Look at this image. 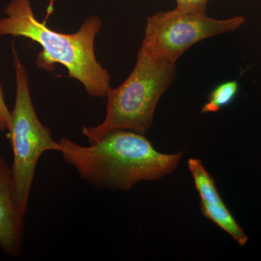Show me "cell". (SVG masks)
Returning a JSON list of instances; mask_svg holds the SVG:
<instances>
[{
	"mask_svg": "<svg viewBox=\"0 0 261 261\" xmlns=\"http://www.w3.org/2000/svg\"><path fill=\"white\" fill-rule=\"evenodd\" d=\"M202 214L219 228L228 233L241 246L248 242V237L237 222L226 205H212L200 201Z\"/></svg>",
	"mask_w": 261,
	"mask_h": 261,
	"instance_id": "cell-7",
	"label": "cell"
},
{
	"mask_svg": "<svg viewBox=\"0 0 261 261\" xmlns=\"http://www.w3.org/2000/svg\"><path fill=\"white\" fill-rule=\"evenodd\" d=\"M55 1H56V0H47L48 4H49L47 9L48 14H51V13H53V9H54Z\"/></svg>",
	"mask_w": 261,
	"mask_h": 261,
	"instance_id": "cell-12",
	"label": "cell"
},
{
	"mask_svg": "<svg viewBox=\"0 0 261 261\" xmlns=\"http://www.w3.org/2000/svg\"><path fill=\"white\" fill-rule=\"evenodd\" d=\"M176 75V64L154 59L139 50L135 68L124 82L108 91L106 116L102 123L84 126L89 144L110 132L129 130L145 135L152 126L156 108Z\"/></svg>",
	"mask_w": 261,
	"mask_h": 261,
	"instance_id": "cell-3",
	"label": "cell"
},
{
	"mask_svg": "<svg viewBox=\"0 0 261 261\" xmlns=\"http://www.w3.org/2000/svg\"><path fill=\"white\" fill-rule=\"evenodd\" d=\"M188 167L201 202L212 205H225L218 191L214 178L207 172L200 160L189 159Z\"/></svg>",
	"mask_w": 261,
	"mask_h": 261,
	"instance_id": "cell-8",
	"label": "cell"
},
{
	"mask_svg": "<svg viewBox=\"0 0 261 261\" xmlns=\"http://www.w3.org/2000/svg\"><path fill=\"white\" fill-rule=\"evenodd\" d=\"M5 13L0 19V36L25 37L39 44L42 48L37 60L39 68L51 71L56 63L63 65L91 97H106L111 89V75L94 51L96 36L102 25L99 17L86 18L76 32L62 34L37 20L31 0H12Z\"/></svg>",
	"mask_w": 261,
	"mask_h": 261,
	"instance_id": "cell-2",
	"label": "cell"
},
{
	"mask_svg": "<svg viewBox=\"0 0 261 261\" xmlns=\"http://www.w3.org/2000/svg\"><path fill=\"white\" fill-rule=\"evenodd\" d=\"M176 8L191 12H206L208 0H176Z\"/></svg>",
	"mask_w": 261,
	"mask_h": 261,
	"instance_id": "cell-11",
	"label": "cell"
},
{
	"mask_svg": "<svg viewBox=\"0 0 261 261\" xmlns=\"http://www.w3.org/2000/svg\"><path fill=\"white\" fill-rule=\"evenodd\" d=\"M59 142L65 162L98 190L128 191L140 182L157 181L173 173L183 157L161 153L145 135L129 130H113L88 146L67 137Z\"/></svg>",
	"mask_w": 261,
	"mask_h": 261,
	"instance_id": "cell-1",
	"label": "cell"
},
{
	"mask_svg": "<svg viewBox=\"0 0 261 261\" xmlns=\"http://www.w3.org/2000/svg\"><path fill=\"white\" fill-rule=\"evenodd\" d=\"M245 21L243 16L216 19L209 17L206 12L185 11L177 8L160 12L147 18L140 49L154 59L176 64L194 44L234 32Z\"/></svg>",
	"mask_w": 261,
	"mask_h": 261,
	"instance_id": "cell-5",
	"label": "cell"
},
{
	"mask_svg": "<svg viewBox=\"0 0 261 261\" xmlns=\"http://www.w3.org/2000/svg\"><path fill=\"white\" fill-rule=\"evenodd\" d=\"M11 120V113L7 106L3 93V87L0 82V130L6 132L9 130Z\"/></svg>",
	"mask_w": 261,
	"mask_h": 261,
	"instance_id": "cell-10",
	"label": "cell"
},
{
	"mask_svg": "<svg viewBox=\"0 0 261 261\" xmlns=\"http://www.w3.org/2000/svg\"><path fill=\"white\" fill-rule=\"evenodd\" d=\"M24 216L15 201L11 167L0 155V250L8 256L21 253Z\"/></svg>",
	"mask_w": 261,
	"mask_h": 261,
	"instance_id": "cell-6",
	"label": "cell"
},
{
	"mask_svg": "<svg viewBox=\"0 0 261 261\" xmlns=\"http://www.w3.org/2000/svg\"><path fill=\"white\" fill-rule=\"evenodd\" d=\"M238 92L237 81H228L219 84L211 92L207 102L202 108V113H216L227 107L234 100Z\"/></svg>",
	"mask_w": 261,
	"mask_h": 261,
	"instance_id": "cell-9",
	"label": "cell"
},
{
	"mask_svg": "<svg viewBox=\"0 0 261 261\" xmlns=\"http://www.w3.org/2000/svg\"><path fill=\"white\" fill-rule=\"evenodd\" d=\"M12 51L16 92L14 107L10 111L8 132L13 153L11 170L15 199L25 215L41 156L49 151L61 152V145L53 139L51 130L39 120L31 96L28 73L13 46Z\"/></svg>",
	"mask_w": 261,
	"mask_h": 261,
	"instance_id": "cell-4",
	"label": "cell"
}]
</instances>
